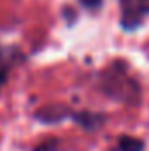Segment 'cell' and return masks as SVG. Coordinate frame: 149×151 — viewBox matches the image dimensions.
Here are the masks:
<instances>
[{
	"instance_id": "cell-1",
	"label": "cell",
	"mask_w": 149,
	"mask_h": 151,
	"mask_svg": "<svg viewBox=\"0 0 149 151\" xmlns=\"http://www.w3.org/2000/svg\"><path fill=\"white\" fill-rule=\"evenodd\" d=\"M67 116H70V111L62 106V104H53V106H46L42 109H39L35 113V118H37L40 123H58L62 119H65Z\"/></svg>"
},
{
	"instance_id": "cell-2",
	"label": "cell",
	"mask_w": 149,
	"mask_h": 151,
	"mask_svg": "<svg viewBox=\"0 0 149 151\" xmlns=\"http://www.w3.org/2000/svg\"><path fill=\"white\" fill-rule=\"evenodd\" d=\"M72 118H74L81 127H84L86 130H93V128H97V127L102 123V116H100V114H93V113H88V111L74 113Z\"/></svg>"
},
{
	"instance_id": "cell-3",
	"label": "cell",
	"mask_w": 149,
	"mask_h": 151,
	"mask_svg": "<svg viewBox=\"0 0 149 151\" xmlns=\"http://www.w3.org/2000/svg\"><path fill=\"white\" fill-rule=\"evenodd\" d=\"M119 151H144V141L132 137V135H123L117 141Z\"/></svg>"
},
{
	"instance_id": "cell-4",
	"label": "cell",
	"mask_w": 149,
	"mask_h": 151,
	"mask_svg": "<svg viewBox=\"0 0 149 151\" xmlns=\"http://www.w3.org/2000/svg\"><path fill=\"white\" fill-rule=\"evenodd\" d=\"M56 144H58V141L56 139H51V141H47V142L37 146L34 151H56Z\"/></svg>"
},
{
	"instance_id": "cell-5",
	"label": "cell",
	"mask_w": 149,
	"mask_h": 151,
	"mask_svg": "<svg viewBox=\"0 0 149 151\" xmlns=\"http://www.w3.org/2000/svg\"><path fill=\"white\" fill-rule=\"evenodd\" d=\"M79 2H81V5L86 7V9H97V7H100V4H102V0H79Z\"/></svg>"
},
{
	"instance_id": "cell-6",
	"label": "cell",
	"mask_w": 149,
	"mask_h": 151,
	"mask_svg": "<svg viewBox=\"0 0 149 151\" xmlns=\"http://www.w3.org/2000/svg\"><path fill=\"white\" fill-rule=\"evenodd\" d=\"M137 9L140 14L149 12V0H137Z\"/></svg>"
},
{
	"instance_id": "cell-7",
	"label": "cell",
	"mask_w": 149,
	"mask_h": 151,
	"mask_svg": "<svg viewBox=\"0 0 149 151\" xmlns=\"http://www.w3.org/2000/svg\"><path fill=\"white\" fill-rule=\"evenodd\" d=\"M63 16L67 18V21H69V23H72V21H74V18H75L74 9H70V7H65V9H63Z\"/></svg>"
},
{
	"instance_id": "cell-8",
	"label": "cell",
	"mask_w": 149,
	"mask_h": 151,
	"mask_svg": "<svg viewBox=\"0 0 149 151\" xmlns=\"http://www.w3.org/2000/svg\"><path fill=\"white\" fill-rule=\"evenodd\" d=\"M5 79H7V69L4 65H0V86L5 83Z\"/></svg>"
}]
</instances>
